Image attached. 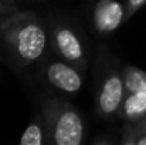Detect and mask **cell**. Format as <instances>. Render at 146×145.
<instances>
[{
  "label": "cell",
  "instance_id": "12",
  "mask_svg": "<svg viewBox=\"0 0 146 145\" xmlns=\"http://www.w3.org/2000/svg\"><path fill=\"white\" fill-rule=\"evenodd\" d=\"M19 9V0H0V17L9 16Z\"/></svg>",
  "mask_w": 146,
  "mask_h": 145
},
{
  "label": "cell",
  "instance_id": "8",
  "mask_svg": "<svg viewBox=\"0 0 146 145\" xmlns=\"http://www.w3.org/2000/svg\"><path fill=\"white\" fill-rule=\"evenodd\" d=\"M20 145H48V131L43 115L38 112L36 114L27 127L24 128L23 134L19 140Z\"/></svg>",
  "mask_w": 146,
  "mask_h": 145
},
{
  "label": "cell",
  "instance_id": "2",
  "mask_svg": "<svg viewBox=\"0 0 146 145\" xmlns=\"http://www.w3.org/2000/svg\"><path fill=\"white\" fill-rule=\"evenodd\" d=\"M123 97L122 65L106 46H99L95 60V112L105 120L118 117Z\"/></svg>",
  "mask_w": 146,
  "mask_h": 145
},
{
  "label": "cell",
  "instance_id": "5",
  "mask_svg": "<svg viewBox=\"0 0 146 145\" xmlns=\"http://www.w3.org/2000/svg\"><path fill=\"white\" fill-rule=\"evenodd\" d=\"M37 80L64 96H75L84 87L85 74L70 63L47 53L36 64Z\"/></svg>",
  "mask_w": 146,
  "mask_h": 145
},
{
  "label": "cell",
  "instance_id": "7",
  "mask_svg": "<svg viewBox=\"0 0 146 145\" xmlns=\"http://www.w3.org/2000/svg\"><path fill=\"white\" fill-rule=\"evenodd\" d=\"M146 117V88L125 93L122 105L118 112V118L125 121H133Z\"/></svg>",
  "mask_w": 146,
  "mask_h": 145
},
{
  "label": "cell",
  "instance_id": "11",
  "mask_svg": "<svg viewBox=\"0 0 146 145\" xmlns=\"http://www.w3.org/2000/svg\"><path fill=\"white\" fill-rule=\"evenodd\" d=\"M125 4V13H126V21L131 20L143 6L146 4V0H123Z\"/></svg>",
  "mask_w": 146,
  "mask_h": 145
},
{
  "label": "cell",
  "instance_id": "6",
  "mask_svg": "<svg viewBox=\"0 0 146 145\" xmlns=\"http://www.w3.org/2000/svg\"><path fill=\"white\" fill-rule=\"evenodd\" d=\"M91 21L97 34L111 36L126 21L123 1L97 0L91 10Z\"/></svg>",
  "mask_w": 146,
  "mask_h": 145
},
{
  "label": "cell",
  "instance_id": "1",
  "mask_svg": "<svg viewBox=\"0 0 146 145\" xmlns=\"http://www.w3.org/2000/svg\"><path fill=\"white\" fill-rule=\"evenodd\" d=\"M0 47L16 71H26L48 53L47 21L31 10L0 17Z\"/></svg>",
  "mask_w": 146,
  "mask_h": 145
},
{
  "label": "cell",
  "instance_id": "9",
  "mask_svg": "<svg viewBox=\"0 0 146 145\" xmlns=\"http://www.w3.org/2000/svg\"><path fill=\"white\" fill-rule=\"evenodd\" d=\"M118 142L122 145H146V117L125 121Z\"/></svg>",
  "mask_w": 146,
  "mask_h": 145
},
{
  "label": "cell",
  "instance_id": "3",
  "mask_svg": "<svg viewBox=\"0 0 146 145\" xmlns=\"http://www.w3.org/2000/svg\"><path fill=\"white\" fill-rule=\"evenodd\" d=\"M47 131L48 145H81L85 141V122L70 101L58 96H46L40 101Z\"/></svg>",
  "mask_w": 146,
  "mask_h": 145
},
{
  "label": "cell",
  "instance_id": "4",
  "mask_svg": "<svg viewBox=\"0 0 146 145\" xmlns=\"http://www.w3.org/2000/svg\"><path fill=\"white\" fill-rule=\"evenodd\" d=\"M47 30L48 53L70 63L85 74L88 70L90 51L80 33L62 19H50Z\"/></svg>",
  "mask_w": 146,
  "mask_h": 145
},
{
  "label": "cell",
  "instance_id": "13",
  "mask_svg": "<svg viewBox=\"0 0 146 145\" xmlns=\"http://www.w3.org/2000/svg\"><path fill=\"white\" fill-rule=\"evenodd\" d=\"M113 142H116V140H112V138L106 137V134H101V135L95 137L91 141V144L94 145H108V144H113Z\"/></svg>",
  "mask_w": 146,
  "mask_h": 145
},
{
  "label": "cell",
  "instance_id": "10",
  "mask_svg": "<svg viewBox=\"0 0 146 145\" xmlns=\"http://www.w3.org/2000/svg\"><path fill=\"white\" fill-rule=\"evenodd\" d=\"M122 77L125 83V93L146 88V71L139 67L131 64L122 65Z\"/></svg>",
  "mask_w": 146,
  "mask_h": 145
}]
</instances>
